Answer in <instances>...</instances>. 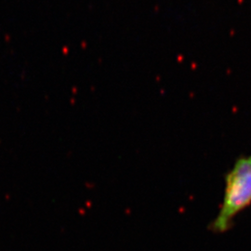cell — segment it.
Instances as JSON below:
<instances>
[{
  "label": "cell",
  "instance_id": "cell-1",
  "mask_svg": "<svg viewBox=\"0 0 251 251\" xmlns=\"http://www.w3.org/2000/svg\"><path fill=\"white\" fill-rule=\"evenodd\" d=\"M251 206V154L239 157L225 177L224 200L210 225L212 232L231 229L234 219Z\"/></svg>",
  "mask_w": 251,
  "mask_h": 251
}]
</instances>
